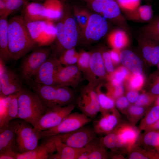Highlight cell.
I'll return each mask as SVG.
<instances>
[{"instance_id": "1", "label": "cell", "mask_w": 159, "mask_h": 159, "mask_svg": "<svg viewBox=\"0 0 159 159\" xmlns=\"http://www.w3.org/2000/svg\"><path fill=\"white\" fill-rule=\"evenodd\" d=\"M9 48L12 59L24 57L37 46L31 38L22 16H15L8 21Z\"/></svg>"}, {"instance_id": "2", "label": "cell", "mask_w": 159, "mask_h": 159, "mask_svg": "<svg viewBox=\"0 0 159 159\" xmlns=\"http://www.w3.org/2000/svg\"><path fill=\"white\" fill-rule=\"evenodd\" d=\"M26 83L47 109L73 104L74 95L68 87L41 84L32 79Z\"/></svg>"}, {"instance_id": "3", "label": "cell", "mask_w": 159, "mask_h": 159, "mask_svg": "<svg viewBox=\"0 0 159 159\" xmlns=\"http://www.w3.org/2000/svg\"><path fill=\"white\" fill-rule=\"evenodd\" d=\"M18 118L35 127L47 108L36 93L24 88L18 93Z\"/></svg>"}, {"instance_id": "4", "label": "cell", "mask_w": 159, "mask_h": 159, "mask_svg": "<svg viewBox=\"0 0 159 159\" xmlns=\"http://www.w3.org/2000/svg\"><path fill=\"white\" fill-rule=\"evenodd\" d=\"M42 47L35 48L23 57L20 71L21 77L26 82L33 78L42 64L50 56L51 49Z\"/></svg>"}, {"instance_id": "5", "label": "cell", "mask_w": 159, "mask_h": 159, "mask_svg": "<svg viewBox=\"0 0 159 159\" xmlns=\"http://www.w3.org/2000/svg\"><path fill=\"white\" fill-rule=\"evenodd\" d=\"M16 134V151L22 153L32 150L38 146V140L41 136L29 125V123L22 120L14 121Z\"/></svg>"}, {"instance_id": "6", "label": "cell", "mask_w": 159, "mask_h": 159, "mask_svg": "<svg viewBox=\"0 0 159 159\" xmlns=\"http://www.w3.org/2000/svg\"><path fill=\"white\" fill-rule=\"evenodd\" d=\"M26 24L31 38L38 47L49 45L56 39V26L53 21H36Z\"/></svg>"}, {"instance_id": "7", "label": "cell", "mask_w": 159, "mask_h": 159, "mask_svg": "<svg viewBox=\"0 0 159 159\" xmlns=\"http://www.w3.org/2000/svg\"><path fill=\"white\" fill-rule=\"evenodd\" d=\"M56 29L57 50L60 55L64 51L74 47L76 45L78 33L76 23L73 19L67 18L59 22Z\"/></svg>"}, {"instance_id": "8", "label": "cell", "mask_w": 159, "mask_h": 159, "mask_svg": "<svg viewBox=\"0 0 159 159\" xmlns=\"http://www.w3.org/2000/svg\"><path fill=\"white\" fill-rule=\"evenodd\" d=\"M90 118L77 112H71L57 126L39 132L43 138L69 132L77 130L91 121Z\"/></svg>"}, {"instance_id": "9", "label": "cell", "mask_w": 159, "mask_h": 159, "mask_svg": "<svg viewBox=\"0 0 159 159\" xmlns=\"http://www.w3.org/2000/svg\"><path fill=\"white\" fill-rule=\"evenodd\" d=\"M96 87L88 82L81 90L77 101L82 113L90 118L95 117L100 111V105Z\"/></svg>"}, {"instance_id": "10", "label": "cell", "mask_w": 159, "mask_h": 159, "mask_svg": "<svg viewBox=\"0 0 159 159\" xmlns=\"http://www.w3.org/2000/svg\"><path fill=\"white\" fill-rule=\"evenodd\" d=\"M75 107L74 104H72L62 107L48 109L41 117L37 126L34 128L39 132L57 126L72 112Z\"/></svg>"}, {"instance_id": "11", "label": "cell", "mask_w": 159, "mask_h": 159, "mask_svg": "<svg viewBox=\"0 0 159 159\" xmlns=\"http://www.w3.org/2000/svg\"><path fill=\"white\" fill-rule=\"evenodd\" d=\"M0 59V96L6 97L17 93L23 88L21 77L4 65Z\"/></svg>"}, {"instance_id": "12", "label": "cell", "mask_w": 159, "mask_h": 159, "mask_svg": "<svg viewBox=\"0 0 159 159\" xmlns=\"http://www.w3.org/2000/svg\"><path fill=\"white\" fill-rule=\"evenodd\" d=\"M63 67L58 58L50 56L42 64L32 80L38 84L56 85L57 75Z\"/></svg>"}, {"instance_id": "13", "label": "cell", "mask_w": 159, "mask_h": 159, "mask_svg": "<svg viewBox=\"0 0 159 159\" xmlns=\"http://www.w3.org/2000/svg\"><path fill=\"white\" fill-rule=\"evenodd\" d=\"M93 128L83 126L74 131L57 135L63 143L72 147L84 148L96 138Z\"/></svg>"}, {"instance_id": "14", "label": "cell", "mask_w": 159, "mask_h": 159, "mask_svg": "<svg viewBox=\"0 0 159 159\" xmlns=\"http://www.w3.org/2000/svg\"><path fill=\"white\" fill-rule=\"evenodd\" d=\"M114 131L117 135L124 153H128L137 146L141 131L135 125L120 123Z\"/></svg>"}, {"instance_id": "15", "label": "cell", "mask_w": 159, "mask_h": 159, "mask_svg": "<svg viewBox=\"0 0 159 159\" xmlns=\"http://www.w3.org/2000/svg\"><path fill=\"white\" fill-rule=\"evenodd\" d=\"M102 54L95 52L91 54L88 70L85 75L89 82L97 87L100 81L107 78V74Z\"/></svg>"}, {"instance_id": "16", "label": "cell", "mask_w": 159, "mask_h": 159, "mask_svg": "<svg viewBox=\"0 0 159 159\" xmlns=\"http://www.w3.org/2000/svg\"><path fill=\"white\" fill-rule=\"evenodd\" d=\"M137 40L142 56L151 66L157 65L159 61V42L153 40L142 33Z\"/></svg>"}, {"instance_id": "17", "label": "cell", "mask_w": 159, "mask_h": 159, "mask_svg": "<svg viewBox=\"0 0 159 159\" xmlns=\"http://www.w3.org/2000/svg\"><path fill=\"white\" fill-rule=\"evenodd\" d=\"M45 139L44 142L30 151L22 153H18L16 159H47L56 151L53 136Z\"/></svg>"}, {"instance_id": "18", "label": "cell", "mask_w": 159, "mask_h": 159, "mask_svg": "<svg viewBox=\"0 0 159 159\" xmlns=\"http://www.w3.org/2000/svg\"><path fill=\"white\" fill-rule=\"evenodd\" d=\"M102 115L94 122L93 128L97 134L105 135L110 133L121 123L120 115L116 108Z\"/></svg>"}, {"instance_id": "19", "label": "cell", "mask_w": 159, "mask_h": 159, "mask_svg": "<svg viewBox=\"0 0 159 159\" xmlns=\"http://www.w3.org/2000/svg\"><path fill=\"white\" fill-rule=\"evenodd\" d=\"M82 72L75 64L63 67L59 71L56 85L77 87L82 79Z\"/></svg>"}, {"instance_id": "20", "label": "cell", "mask_w": 159, "mask_h": 159, "mask_svg": "<svg viewBox=\"0 0 159 159\" xmlns=\"http://www.w3.org/2000/svg\"><path fill=\"white\" fill-rule=\"evenodd\" d=\"M108 25L105 19L97 14L90 16L85 30L88 39L97 41L105 36L108 30Z\"/></svg>"}, {"instance_id": "21", "label": "cell", "mask_w": 159, "mask_h": 159, "mask_svg": "<svg viewBox=\"0 0 159 159\" xmlns=\"http://www.w3.org/2000/svg\"><path fill=\"white\" fill-rule=\"evenodd\" d=\"M120 9L117 1L115 0H105L102 14L106 18L115 19L121 29L130 35L129 27L126 19L121 13Z\"/></svg>"}, {"instance_id": "22", "label": "cell", "mask_w": 159, "mask_h": 159, "mask_svg": "<svg viewBox=\"0 0 159 159\" xmlns=\"http://www.w3.org/2000/svg\"><path fill=\"white\" fill-rule=\"evenodd\" d=\"M0 129V153L11 150L17 152L14 121L1 127Z\"/></svg>"}, {"instance_id": "23", "label": "cell", "mask_w": 159, "mask_h": 159, "mask_svg": "<svg viewBox=\"0 0 159 159\" xmlns=\"http://www.w3.org/2000/svg\"><path fill=\"white\" fill-rule=\"evenodd\" d=\"M84 149V151L78 159H106L111 156L107 149L101 144L99 138H97L90 142Z\"/></svg>"}, {"instance_id": "24", "label": "cell", "mask_w": 159, "mask_h": 159, "mask_svg": "<svg viewBox=\"0 0 159 159\" xmlns=\"http://www.w3.org/2000/svg\"><path fill=\"white\" fill-rule=\"evenodd\" d=\"M53 136L56 146V153L52 154L49 159H78L84 151V148L78 149L69 146L62 142L57 135Z\"/></svg>"}, {"instance_id": "25", "label": "cell", "mask_w": 159, "mask_h": 159, "mask_svg": "<svg viewBox=\"0 0 159 159\" xmlns=\"http://www.w3.org/2000/svg\"><path fill=\"white\" fill-rule=\"evenodd\" d=\"M45 3L28 2L23 8V17L25 23L39 20H46L45 13Z\"/></svg>"}, {"instance_id": "26", "label": "cell", "mask_w": 159, "mask_h": 159, "mask_svg": "<svg viewBox=\"0 0 159 159\" xmlns=\"http://www.w3.org/2000/svg\"><path fill=\"white\" fill-rule=\"evenodd\" d=\"M123 12L126 19L138 22L147 23L154 17L152 6L150 4L140 5L133 10Z\"/></svg>"}, {"instance_id": "27", "label": "cell", "mask_w": 159, "mask_h": 159, "mask_svg": "<svg viewBox=\"0 0 159 159\" xmlns=\"http://www.w3.org/2000/svg\"><path fill=\"white\" fill-rule=\"evenodd\" d=\"M120 62L132 74H142L143 62L140 58L134 52L128 49L121 50Z\"/></svg>"}, {"instance_id": "28", "label": "cell", "mask_w": 159, "mask_h": 159, "mask_svg": "<svg viewBox=\"0 0 159 159\" xmlns=\"http://www.w3.org/2000/svg\"><path fill=\"white\" fill-rule=\"evenodd\" d=\"M8 25L7 18L0 17V59L4 62L12 59L9 48Z\"/></svg>"}, {"instance_id": "29", "label": "cell", "mask_w": 159, "mask_h": 159, "mask_svg": "<svg viewBox=\"0 0 159 159\" xmlns=\"http://www.w3.org/2000/svg\"><path fill=\"white\" fill-rule=\"evenodd\" d=\"M108 41L113 49L121 50L129 44V35L124 30L121 29H117L110 34Z\"/></svg>"}, {"instance_id": "30", "label": "cell", "mask_w": 159, "mask_h": 159, "mask_svg": "<svg viewBox=\"0 0 159 159\" xmlns=\"http://www.w3.org/2000/svg\"><path fill=\"white\" fill-rule=\"evenodd\" d=\"M139 144L144 146L145 149H159V130L145 131L140 135L138 145Z\"/></svg>"}, {"instance_id": "31", "label": "cell", "mask_w": 159, "mask_h": 159, "mask_svg": "<svg viewBox=\"0 0 159 159\" xmlns=\"http://www.w3.org/2000/svg\"><path fill=\"white\" fill-rule=\"evenodd\" d=\"M45 3L46 5L45 13L46 20L53 21L61 17L63 14V7L58 0H48Z\"/></svg>"}, {"instance_id": "32", "label": "cell", "mask_w": 159, "mask_h": 159, "mask_svg": "<svg viewBox=\"0 0 159 159\" xmlns=\"http://www.w3.org/2000/svg\"><path fill=\"white\" fill-rule=\"evenodd\" d=\"M129 159H159V151L156 149H147L137 146L128 153Z\"/></svg>"}, {"instance_id": "33", "label": "cell", "mask_w": 159, "mask_h": 159, "mask_svg": "<svg viewBox=\"0 0 159 159\" xmlns=\"http://www.w3.org/2000/svg\"><path fill=\"white\" fill-rule=\"evenodd\" d=\"M101 145L106 149L110 150L114 153L124 152L117 135L114 131L99 138Z\"/></svg>"}, {"instance_id": "34", "label": "cell", "mask_w": 159, "mask_h": 159, "mask_svg": "<svg viewBox=\"0 0 159 159\" xmlns=\"http://www.w3.org/2000/svg\"><path fill=\"white\" fill-rule=\"evenodd\" d=\"M141 33L149 38L159 42V16L141 27Z\"/></svg>"}, {"instance_id": "35", "label": "cell", "mask_w": 159, "mask_h": 159, "mask_svg": "<svg viewBox=\"0 0 159 159\" xmlns=\"http://www.w3.org/2000/svg\"><path fill=\"white\" fill-rule=\"evenodd\" d=\"M101 84L96 87L100 105V111L102 114L109 112L116 108L115 101L101 90Z\"/></svg>"}, {"instance_id": "36", "label": "cell", "mask_w": 159, "mask_h": 159, "mask_svg": "<svg viewBox=\"0 0 159 159\" xmlns=\"http://www.w3.org/2000/svg\"><path fill=\"white\" fill-rule=\"evenodd\" d=\"M18 93L11 95V99L6 114L0 120V127L8 124L13 119L18 118Z\"/></svg>"}, {"instance_id": "37", "label": "cell", "mask_w": 159, "mask_h": 159, "mask_svg": "<svg viewBox=\"0 0 159 159\" xmlns=\"http://www.w3.org/2000/svg\"><path fill=\"white\" fill-rule=\"evenodd\" d=\"M159 120V105L154 104L146 112L142 120L139 129L141 131L151 125Z\"/></svg>"}, {"instance_id": "38", "label": "cell", "mask_w": 159, "mask_h": 159, "mask_svg": "<svg viewBox=\"0 0 159 159\" xmlns=\"http://www.w3.org/2000/svg\"><path fill=\"white\" fill-rule=\"evenodd\" d=\"M145 113V108L134 104L130 106L125 114L127 115L130 124L135 125Z\"/></svg>"}, {"instance_id": "39", "label": "cell", "mask_w": 159, "mask_h": 159, "mask_svg": "<svg viewBox=\"0 0 159 159\" xmlns=\"http://www.w3.org/2000/svg\"><path fill=\"white\" fill-rule=\"evenodd\" d=\"M128 90L138 91L142 88L145 82V78L142 74H131L125 81Z\"/></svg>"}, {"instance_id": "40", "label": "cell", "mask_w": 159, "mask_h": 159, "mask_svg": "<svg viewBox=\"0 0 159 159\" xmlns=\"http://www.w3.org/2000/svg\"><path fill=\"white\" fill-rule=\"evenodd\" d=\"M79 54L74 47L63 51L58 58L62 64L68 66L77 63Z\"/></svg>"}, {"instance_id": "41", "label": "cell", "mask_w": 159, "mask_h": 159, "mask_svg": "<svg viewBox=\"0 0 159 159\" xmlns=\"http://www.w3.org/2000/svg\"><path fill=\"white\" fill-rule=\"evenodd\" d=\"M130 72L124 66H120L110 74L107 75V79L114 80L123 83L125 82L131 74Z\"/></svg>"}, {"instance_id": "42", "label": "cell", "mask_w": 159, "mask_h": 159, "mask_svg": "<svg viewBox=\"0 0 159 159\" xmlns=\"http://www.w3.org/2000/svg\"><path fill=\"white\" fill-rule=\"evenodd\" d=\"M91 55V54L90 53L85 52H83L79 54L77 65L84 74L88 70Z\"/></svg>"}, {"instance_id": "43", "label": "cell", "mask_w": 159, "mask_h": 159, "mask_svg": "<svg viewBox=\"0 0 159 159\" xmlns=\"http://www.w3.org/2000/svg\"><path fill=\"white\" fill-rule=\"evenodd\" d=\"M157 97L149 92L143 93L140 95L137 100L134 104L145 108H147L154 103Z\"/></svg>"}, {"instance_id": "44", "label": "cell", "mask_w": 159, "mask_h": 159, "mask_svg": "<svg viewBox=\"0 0 159 159\" xmlns=\"http://www.w3.org/2000/svg\"><path fill=\"white\" fill-rule=\"evenodd\" d=\"M123 12L133 10L140 5L141 0H116Z\"/></svg>"}, {"instance_id": "45", "label": "cell", "mask_w": 159, "mask_h": 159, "mask_svg": "<svg viewBox=\"0 0 159 159\" xmlns=\"http://www.w3.org/2000/svg\"><path fill=\"white\" fill-rule=\"evenodd\" d=\"M107 91L106 94L115 101L118 97L123 95L124 93L125 88L123 83L116 86L107 84Z\"/></svg>"}, {"instance_id": "46", "label": "cell", "mask_w": 159, "mask_h": 159, "mask_svg": "<svg viewBox=\"0 0 159 159\" xmlns=\"http://www.w3.org/2000/svg\"><path fill=\"white\" fill-rule=\"evenodd\" d=\"M11 13L23 8L29 2L26 0H2Z\"/></svg>"}, {"instance_id": "47", "label": "cell", "mask_w": 159, "mask_h": 159, "mask_svg": "<svg viewBox=\"0 0 159 159\" xmlns=\"http://www.w3.org/2000/svg\"><path fill=\"white\" fill-rule=\"evenodd\" d=\"M126 96L123 95L118 97L115 100L116 107L123 113L125 114L130 105Z\"/></svg>"}, {"instance_id": "48", "label": "cell", "mask_w": 159, "mask_h": 159, "mask_svg": "<svg viewBox=\"0 0 159 159\" xmlns=\"http://www.w3.org/2000/svg\"><path fill=\"white\" fill-rule=\"evenodd\" d=\"M90 16L85 11H80L77 13V19L80 27L84 31L88 24Z\"/></svg>"}, {"instance_id": "49", "label": "cell", "mask_w": 159, "mask_h": 159, "mask_svg": "<svg viewBox=\"0 0 159 159\" xmlns=\"http://www.w3.org/2000/svg\"><path fill=\"white\" fill-rule=\"evenodd\" d=\"M102 56L106 72L108 74L115 70L114 65L111 58L109 52L105 51L102 53Z\"/></svg>"}, {"instance_id": "50", "label": "cell", "mask_w": 159, "mask_h": 159, "mask_svg": "<svg viewBox=\"0 0 159 159\" xmlns=\"http://www.w3.org/2000/svg\"><path fill=\"white\" fill-rule=\"evenodd\" d=\"M120 50L113 48L109 51L111 59L114 65L117 64L120 62Z\"/></svg>"}, {"instance_id": "51", "label": "cell", "mask_w": 159, "mask_h": 159, "mask_svg": "<svg viewBox=\"0 0 159 159\" xmlns=\"http://www.w3.org/2000/svg\"><path fill=\"white\" fill-rule=\"evenodd\" d=\"M140 94L138 91L128 90L126 94V97L131 103H135Z\"/></svg>"}, {"instance_id": "52", "label": "cell", "mask_w": 159, "mask_h": 159, "mask_svg": "<svg viewBox=\"0 0 159 159\" xmlns=\"http://www.w3.org/2000/svg\"><path fill=\"white\" fill-rule=\"evenodd\" d=\"M18 153L17 152L13 150L0 153V159H16Z\"/></svg>"}, {"instance_id": "53", "label": "cell", "mask_w": 159, "mask_h": 159, "mask_svg": "<svg viewBox=\"0 0 159 159\" xmlns=\"http://www.w3.org/2000/svg\"><path fill=\"white\" fill-rule=\"evenodd\" d=\"M150 92L153 95L158 97L159 96V82L152 78Z\"/></svg>"}, {"instance_id": "54", "label": "cell", "mask_w": 159, "mask_h": 159, "mask_svg": "<svg viewBox=\"0 0 159 159\" xmlns=\"http://www.w3.org/2000/svg\"><path fill=\"white\" fill-rule=\"evenodd\" d=\"M105 0H94L92 3L93 9L96 12L102 13Z\"/></svg>"}, {"instance_id": "55", "label": "cell", "mask_w": 159, "mask_h": 159, "mask_svg": "<svg viewBox=\"0 0 159 159\" xmlns=\"http://www.w3.org/2000/svg\"><path fill=\"white\" fill-rule=\"evenodd\" d=\"M11 13L5 3L2 0H0V17L7 18Z\"/></svg>"}, {"instance_id": "56", "label": "cell", "mask_w": 159, "mask_h": 159, "mask_svg": "<svg viewBox=\"0 0 159 159\" xmlns=\"http://www.w3.org/2000/svg\"><path fill=\"white\" fill-rule=\"evenodd\" d=\"M144 131L159 130V120L154 123L146 128Z\"/></svg>"}, {"instance_id": "57", "label": "cell", "mask_w": 159, "mask_h": 159, "mask_svg": "<svg viewBox=\"0 0 159 159\" xmlns=\"http://www.w3.org/2000/svg\"><path fill=\"white\" fill-rule=\"evenodd\" d=\"M152 77V79L159 82V71L153 74Z\"/></svg>"}, {"instance_id": "58", "label": "cell", "mask_w": 159, "mask_h": 159, "mask_svg": "<svg viewBox=\"0 0 159 159\" xmlns=\"http://www.w3.org/2000/svg\"><path fill=\"white\" fill-rule=\"evenodd\" d=\"M27 1H32V2H36L44 3L46 2L48 0H26Z\"/></svg>"}, {"instance_id": "59", "label": "cell", "mask_w": 159, "mask_h": 159, "mask_svg": "<svg viewBox=\"0 0 159 159\" xmlns=\"http://www.w3.org/2000/svg\"><path fill=\"white\" fill-rule=\"evenodd\" d=\"M146 1L148 3V4H150L151 3L153 0H144Z\"/></svg>"}, {"instance_id": "60", "label": "cell", "mask_w": 159, "mask_h": 159, "mask_svg": "<svg viewBox=\"0 0 159 159\" xmlns=\"http://www.w3.org/2000/svg\"></svg>"}]
</instances>
